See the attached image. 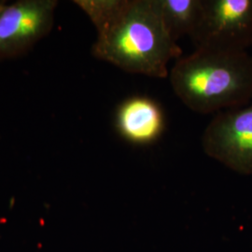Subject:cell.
Listing matches in <instances>:
<instances>
[{
  "mask_svg": "<svg viewBox=\"0 0 252 252\" xmlns=\"http://www.w3.org/2000/svg\"><path fill=\"white\" fill-rule=\"evenodd\" d=\"M92 53L126 72L163 79L182 50L163 26L158 0H128L114 23L97 35Z\"/></svg>",
  "mask_w": 252,
  "mask_h": 252,
  "instance_id": "6da1fadb",
  "label": "cell"
},
{
  "mask_svg": "<svg viewBox=\"0 0 252 252\" xmlns=\"http://www.w3.org/2000/svg\"><path fill=\"white\" fill-rule=\"evenodd\" d=\"M172 88L191 110L207 114L252 100V56L248 52L196 49L172 68Z\"/></svg>",
  "mask_w": 252,
  "mask_h": 252,
  "instance_id": "7a4b0ae2",
  "label": "cell"
},
{
  "mask_svg": "<svg viewBox=\"0 0 252 252\" xmlns=\"http://www.w3.org/2000/svg\"><path fill=\"white\" fill-rule=\"evenodd\" d=\"M196 49L247 52L252 46V0H204Z\"/></svg>",
  "mask_w": 252,
  "mask_h": 252,
  "instance_id": "3957f363",
  "label": "cell"
},
{
  "mask_svg": "<svg viewBox=\"0 0 252 252\" xmlns=\"http://www.w3.org/2000/svg\"><path fill=\"white\" fill-rule=\"evenodd\" d=\"M202 144L209 157L252 175V104L220 112L206 128Z\"/></svg>",
  "mask_w": 252,
  "mask_h": 252,
  "instance_id": "277c9868",
  "label": "cell"
},
{
  "mask_svg": "<svg viewBox=\"0 0 252 252\" xmlns=\"http://www.w3.org/2000/svg\"><path fill=\"white\" fill-rule=\"evenodd\" d=\"M56 0H19L0 7V58L23 54L51 31Z\"/></svg>",
  "mask_w": 252,
  "mask_h": 252,
  "instance_id": "5b68a950",
  "label": "cell"
},
{
  "mask_svg": "<svg viewBox=\"0 0 252 252\" xmlns=\"http://www.w3.org/2000/svg\"><path fill=\"white\" fill-rule=\"evenodd\" d=\"M116 126L128 141L136 144L151 143L162 133V110L153 100L140 96L129 98L118 108Z\"/></svg>",
  "mask_w": 252,
  "mask_h": 252,
  "instance_id": "8992f818",
  "label": "cell"
},
{
  "mask_svg": "<svg viewBox=\"0 0 252 252\" xmlns=\"http://www.w3.org/2000/svg\"><path fill=\"white\" fill-rule=\"evenodd\" d=\"M158 6L163 26L174 41L194 35L203 15L204 0H158Z\"/></svg>",
  "mask_w": 252,
  "mask_h": 252,
  "instance_id": "52a82bcc",
  "label": "cell"
},
{
  "mask_svg": "<svg viewBox=\"0 0 252 252\" xmlns=\"http://www.w3.org/2000/svg\"><path fill=\"white\" fill-rule=\"evenodd\" d=\"M128 0H75L74 3L89 17L96 28L97 35L103 33L119 17Z\"/></svg>",
  "mask_w": 252,
  "mask_h": 252,
  "instance_id": "ba28073f",
  "label": "cell"
},
{
  "mask_svg": "<svg viewBox=\"0 0 252 252\" xmlns=\"http://www.w3.org/2000/svg\"><path fill=\"white\" fill-rule=\"evenodd\" d=\"M5 3V1H0V7Z\"/></svg>",
  "mask_w": 252,
  "mask_h": 252,
  "instance_id": "9c48e42d",
  "label": "cell"
}]
</instances>
